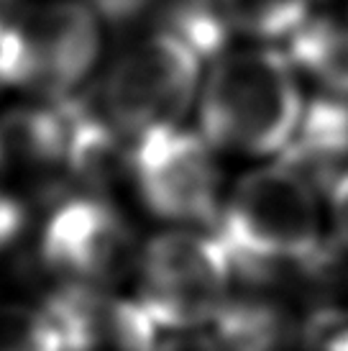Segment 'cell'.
Masks as SVG:
<instances>
[{
	"instance_id": "obj_1",
	"label": "cell",
	"mask_w": 348,
	"mask_h": 351,
	"mask_svg": "<svg viewBox=\"0 0 348 351\" xmlns=\"http://www.w3.org/2000/svg\"><path fill=\"white\" fill-rule=\"evenodd\" d=\"M200 131L215 149L249 156L282 154L305 116L297 67L277 49L228 51L203 75Z\"/></svg>"
},
{
	"instance_id": "obj_2",
	"label": "cell",
	"mask_w": 348,
	"mask_h": 351,
	"mask_svg": "<svg viewBox=\"0 0 348 351\" xmlns=\"http://www.w3.org/2000/svg\"><path fill=\"white\" fill-rule=\"evenodd\" d=\"M213 231L236 264L266 269L315 264L323 256V208L315 182L284 162L253 169L223 197Z\"/></svg>"
},
{
	"instance_id": "obj_3",
	"label": "cell",
	"mask_w": 348,
	"mask_h": 351,
	"mask_svg": "<svg viewBox=\"0 0 348 351\" xmlns=\"http://www.w3.org/2000/svg\"><path fill=\"white\" fill-rule=\"evenodd\" d=\"M136 300L162 333L213 326L238 280V264L215 231L172 226L141 246Z\"/></svg>"
},
{
	"instance_id": "obj_4",
	"label": "cell",
	"mask_w": 348,
	"mask_h": 351,
	"mask_svg": "<svg viewBox=\"0 0 348 351\" xmlns=\"http://www.w3.org/2000/svg\"><path fill=\"white\" fill-rule=\"evenodd\" d=\"M103 21L87 3L47 0L0 16V85L69 95L95 69Z\"/></svg>"
},
{
	"instance_id": "obj_5",
	"label": "cell",
	"mask_w": 348,
	"mask_h": 351,
	"mask_svg": "<svg viewBox=\"0 0 348 351\" xmlns=\"http://www.w3.org/2000/svg\"><path fill=\"white\" fill-rule=\"evenodd\" d=\"M203 51L174 29L156 31L123 51L103 85L108 123L128 136L179 126L197 103Z\"/></svg>"
},
{
	"instance_id": "obj_6",
	"label": "cell",
	"mask_w": 348,
	"mask_h": 351,
	"mask_svg": "<svg viewBox=\"0 0 348 351\" xmlns=\"http://www.w3.org/2000/svg\"><path fill=\"white\" fill-rule=\"evenodd\" d=\"M128 169L141 203L169 226L215 228L223 208V175L203 131L169 126L136 138Z\"/></svg>"
},
{
	"instance_id": "obj_7",
	"label": "cell",
	"mask_w": 348,
	"mask_h": 351,
	"mask_svg": "<svg viewBox=\"0 0 348 351\" xmlns=\"http://www.w3.org/2000/svg\"><path fill=\"white\" fill-rule=\"evenodd\" d=\"M134 234L116 205L95 195L62 203L41 231V259L64 287H105L136 269Z\"/></svg>"
},
{
	"instance_id": "obj_8",
	"label": "cell",
	"mask_w": 348,
	"mask_h": 351,
	"mask_svg": "<svg viewBox=\"0 0 348 351\" xmlns=\"http://www.w3.org/2000/svg\"><path fill=\"white\" fill-rule=\"evenodd\" d=\"M64 351H156L162 328L134 298L105 287H67L49 305Z\"/></svg>"
},
{
	"instance_id": "obj_9",
	"label": "cell",
	"mask_w": 348,
	"mask_h": 351,
	"mask_svg": "<svg viewBox=\"0 0 348 351\" xmlns=\"http://www.w3.org/2000/svg\"><path fill=\"white\" fill-rule=\"evenodd\" d=\"M75 121L59 106H23L0 116V182L47 185L72 169Z\"/></svg>"
},
{
	"instance_id": "obj_10",
	"label": "cell",
	"mask_w": 348,
	"mask_h": 351,
	"mask_svg": "<svg viewBox=\"0 0 348 351\" xmlns=\"http://www.w3.org/2000/svg\"><path fill=\"white\" fill-rule=\"evenodd\" d=\"M279 156L308 180L330 172L333 182L348 162V98L333 95L305 106L300 128Z\"/></svg>"
},
{
	"instance_id": "obj_11",
	"label": "cell",
	"mask_w": 348,
	"mask_h": 351,
	"mask_svg": "<svg viewBox=\"0 0 348 351\" xmlns=\"http://www.w3.org/2000/svg\"><path fill=\"white\" fill-rule=\"evenodd\" d=\"M287 47L297 72L320 82L330 95L348 98V5L310 13Z\"/></svg>"
},
{
	"instance_id": "obj_12",
	"label": "cell",
	"mask_w": 348,
	"mask_h": 351,
	"mask_svg": "<svg viewBox=\"0 0 348 351\" xmlns=\"http://www.w3.org/2000/svg\"><path fill=\"white\" fill-rule=\"evenodd\" d=\"M312 13V0H205L203 16L221 34L251 41L290 39Z\"/></svg>"
},
{
	"instance_id": "obj_13",
	"label": "cell",
	"mask_w": 348,
	"mask_h": 351,
	"mask_svg": "<svg viewBox=\"0 0 348 351\" xmlns=\"http://www.w3.org/2000/svg\"><path fill=\"white\" fill-rule=\"evenodd\" d=\"M0 351H64V339L49 308L0 302Z\"/></svg>"
},
{
	"instance_id": "obj_14",
	"label": "cell",
	"mask_w": 348,
	"mask_h": 351,
	"mask_svg": "<svg viewBox=\"0 0 348 351\" xmlns=\"http://www.w3.org/2000/svg\"><path fill=\"white\" fill-rule=\"evenodd\" d=\"M328 215L336 239L340 241L343 249H348V167L330 182Z\"/></svg>"
},
{
	"instance_id": "obj_15",
	"label": "cell",
	"mask_w": 348,
	"mask_h": 351,
	"mask_svg": "<svg viewBox=\"0 0 348 351\" xmlns=\"http://www.w3.org/2000/svg\"><path fill=\"white\" fill-rule=\"evenodd\" d=\"M23 228V205L16 193L0 182V254L5 252Z\"/></svg>"
},
{
	"instance_id": "obj_16",
	"label": "cell",
	"mask_w": 348,
	"mask_h": 351,
	"mask_svg": "<svg viewBox=\"0 0 348 351\" xmlns=\"http://www.w3.org/2000/svg\"><path fill=\"white\" fill-rule=\"evenodd\" d=\"M156 351H225V346L215 339V333H203L200 328V331L166 333Z\"/></svg>"
},
{
	"instance_id": "obj_17",
	"label": "cell",
	"mask_w": 348,
	"mask_h": 351,
	"mask_svg": "<svg viewBox=\"0 0 348 351\" xmlns=\"http://www.w3.org/2000/svg\"><path fill=\"white\" fill-rule=\"evenodd\" d=\"M318 339L323 351H348V323H333Z\"/></svg>"
}]
</instances>
